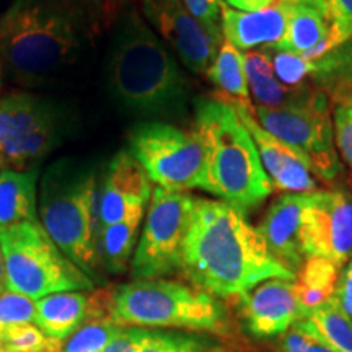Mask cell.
<instances>
[{"label": "cell", "mask_w": 352, "mask_h": 352, "mask_svg": "<svg viewBox=\"0 0 352 352\" xmlns=\"http://www.w3.org/2000/svg\"><path fill=\"white\" fill-rule=\"evenodd\" d=\"M179 272L214 297L236 300L264 280L297 277L272 256L245 214L202 197H196Z\"/></svg>", "instance_id": "obj_1"}, {"label": "cell", "mask_w": 352, "mask_h": 352, "mask_svg": "<svg viewBox=\"0 0 352 352\" xmlns=\"http://www.w3.org/2000/svg\"><path fill=\"white\" fill-rule=\"evenodd\" d=\"M206 74L210 82L220 90V95L217 96L219 100L226 101L228 104H240V107L253 109L245 74L243 54L226 39L220 44L217 56Z\"/></svg>", "instance_id": "obj_22"}, {"label": "cell", "mask_w": 352, "mask_h": 352, "mask_svg": "<svg viewBox=\"0 0 352 352\" xmlns=\"http://www.w3.org/2000/svg\"><path fill=\"white\" fill-rule=\"evenodd\" d=\"M39 168L0 173V228L23 222H39L38 183Z\"/></svg>", "instance_id": "obj_20"}, {"label": "cell", "mask_w": 352, "mask_h": 352, "mask_svg": "<svg viewBox=\"0 0 352 352\" xmlns=\"http://www.w3.org/2000/svg\"><path fill=\"white\" fill-rule=\"evenodd\" d=\"M109 320L121 327L233 336L226 303L196 285L166 277L111 287Z\"/></svg>", "instance_id": "obj_5"}, {"label": "cell", "mask_w": 352, "mask_h": 352, "mask_svg": "<svg viewBox=\"0 0 352 352\" xmlns=\"http://www.w3.org/2000/svg\"><path fill=\"white\" fill-rule=\"evenodd\" d=\"M38 219L70 261L103 285L98 253V178L90 168L60 162L44 176Z\"/></svg>", "instance_id": "obj_6"}, {"label": "cell", "mask_w": 352, "mask_h": 352, "mask_svg": "<svg viewBox=\"0 0 352 352\" xmlns=\"http://www.w3.org/2000/svg\"><path fill=\"white\" fill-rule=\"evenodd\" d=\"M145 19L173 47L189 70L206 74L222 44V32L197 20L182 0H140Z\"/></svg>", "instance_id": "obj_13"}, {"label": "cell", "mask_w": 352, "mask_h": 352, "mask_svg": "<svg viewBox=\"0 0 352 352\" xmlns=\"http://www.w3.org/2000/svg\"><path fill=\"white\" fill-rule=\"evenodd\" d=\"M195 129L208 148V175L202 191L246 214L272 192L256 144L230 104L219 98L196 103Z\"/></svg>", "instance_id": "obj_4"}, {"label": "cell", "mask_w": 352, "mask_h": 352, "mask_svg": "<svg viewBox=\"0 0 352 352\" xmlns=\"http://www.w3.org/2000/svg\"><path fill=\"white\" fill-rule=\"evenodd\" d=\"M245 74L248 80L250 95H253L258 107L280 108L297 103L310 94L314 85L289 88L277 80L272 70L271 56L263 51H248L243 54Z\"/></svg>", "instance_id": "obj_21"}, {"label": "cell", "mask_w": 352, "mask_h": 352, "mask_svg": "<svg viewBox=\"0 0 352 352\" xmlns=\"http://www.w3.org/2000/svg\"><path fill=\"white\" fill-rule=\"evenodd\" d=\"M153 329L139 327H124L101 352H140L145 342L151 340Z\"/></svg>", "instance_id": "obj_34"}, {"label": "cell", "mask_w": 352, "mask_h": 352, "mask_svg": "<svg viewBox=\"0 0 352 352\" xmlns=\"http://www.w3.org/2000/svg\"><path fill=\"white\" fill-rule=\"evenodd\" d=\"M329 25L328 54L352 39V0H324Z\"/></svg>", "instance_id": "obj_32"}, {"label": "cell", "mask_w": 352, "mask_h": 352, "mask_svg": "<svg viewBox=\"0 0 352 352\" xmlns=\"http://www.w3.org/2000/svg\"><path fill=\"white\" fill-rule=\"evenodd\" d=\"M253 114L264 131L302 157L315 176L333 182L342 171L334 145L331 98L324 88L314 85L305 98L287 107L256 104Z\"/></svg>", "instance_id": "obj_8"}, {"label": "cell", "mask_w": 352, "mask_h": 352, "mask_svg": "<svg viewBox=\"0 0 352 352\" xmlns=\"http://www.w3.org/2000/svg\"><path fill=\"white\" fill-rule=\"evenodd\" d=\"M140 352H235L222 338L208 333L153 329Z\"/></svg>", "instance_id": "obj_26"}, {"label": "cell", "mask_w": 352, "mask_h": 352, "mask_svg": "<svg viewBox=\"0 0 352 352\" xmlns=\"http://www.w3.org/2000/svg\"><path fill=\"white\" fill-rule=\"evenodd\" d=\"M227 6L240 12H258L271 7L276 0H226Z\"/></svg>", "instance_id": "obj_38"}, {"label": "cell", "mask_w": 352, "mask_h": 352, "mask_svg": "<svg viewBox=\"0 0 352 352\" xmlns=\"http://www.w3.org/2000/svg\"><path fill=\"white\" fill-rule=\"evenodd\" d=\"M300 321L308 331L334 351L352 352V318L334 296L308 311Z\"/></svg>", "instance_id": "obj_24"}, {"label": "cell", "mask_w": 352, "mask_h": 352, "mask_svg": "<svg viewBox=\"0 0 352 352\" xmlns=\"http://www.w3.org/2000/svg\"><path fill=\"white\" fill-rule=\"evenodd\" d=\"M34 303L32 298L6 290L0 296V334L20 324L34 323Z\"/></svg>", "instance_id": "obj_33"}, {"label": "cell", "mask_w": 352, "mask_h": 352, "mask_svg": "<svg viewBox=\"0 0 352 352\" xmlns=\"http://www.w3.org/2000/svg\"><path fill=\"white\" fill-rule=\"evenodd\" d=\"M271 64L277 80L289 88L303 87L307 78L316 74V63L296 52L276 51L271 56Z\"/></svg>", "instance_id": "obj_31"}, {"label": "cell", "mask_w": 352, "mask_h": 352, "mask_svg": "<svg viewBox=\"0 0 352 352\" xmlns=\"http://www.w3.org/2000/svg\"><path fill=\"white\" fill-rule=\"evenodd\" d=\"M111 287L52 294L34 303V324L56 342L94 320L109 318Z\"/></svg>", "instance_id": "obj_16"}, {"label": "cell", "mask_w": 352, "mask_h": 352, "mask_svg": "<svg viewBox=\"0 0 352 352\" xmlns=\"http://www.w3.org/2000/svg\"><path fill=\"white\" fill-rule=\"evenodd\" d=\"M6 266H3V254H2V248H0V296L6 292Z\"/></svg>", "instance_id": "obj_40"}, {"label": "cell", "mask_w": 352, "mask_h": 352, "mask_svg": "<svg viewBox=\"0 0 352 352\" xmlns=\"http://www.w3.org/2000/svg\"><path fill=\"white\" fill-rule=\"evenodd\" d=\"M59 342L46 336L34 323L20 324L0 334V352H57Z\"/></svg>", "instance_id": "obj_29"}, {"label": "cell", "mask_w": 352, "mask_h": 352, "mask_svg": "<svg viewBox=\"0 0 352 352\" xmlns=\"http://www.w3.org/2000/svg\"><path fill=\"white\" fill-rule=\"evenodd\" d=\"M340 267L323 258H307L297 272L296 289L302 307L308 314L336 292Z\"/></svg>", "instance_id": "obj_25"}, {"label": "cell", "mask_w": 352, "mask_h": 352, "mask_svg": "<svg viewBox=\"0 0 352 352\" xmlns=\"http://www.w3.org/2000/svg\"><path fill=\"white\" fill-rule=\"evenodd\" d=\"M124 327L109 318L88 321L59 344L57 352H101Z\"/></svg>", "instance_id": "obj_28"}, {"label": "cell", "mask_w": 352, "mask_h": 352, "mask_svg": "<svg viewBox=\"0 0 352 352\" xmlns=\"http://www.w3.org/2000/svg\"><path fill=\"white\" fill-rule=\"evenodd\" d=\"M144 217L145 215H135L122 222L100 228L98 253L103 272L120 276L129 270Z\"/></svg>", "instance_id": "obj_23"}, {"label": "cell", "mask_w": 352, "mask_h": 352, "mask_svg": "<svg viewBox=\"0 0 352 352\" xmlns=\"http://www.w3.org/2000/svg\"><path fill=\"white\" fill-rule=\"evenodd\" d=\"M240 316L248 333L259 340L283 336L307 316L296 280L270 279L239 298Z\"/></svg>", "instance_id": "obj_14"}, {"label": "cell", "mask_w": 352, "mask_h": 352, "mask_svg": "<svg viewBox=\"0 0 352 352\" xmlns=\"http://www.w3.org/2000/svg\"><path fill=\"white\" fill-rule=\"evenodd\" d=\"M83 34L69 0H13L0 19V60L15 82L38 85L76 59Z\"/></svg>", "instance_id": "obj_3"}, {"label": "cell", "mask_w": 352, "mask_h": 352, "mask_svg": "<svg viewBox=\"0 0 352 352\" xmlns=\"http://www.w3.org/2000/svg\"><path fill=\"white\" fill-rule=\"evenodd\" d=\"M182 2L197 20L215 32H220V8H222L220 0H182Z\"/></svg>", "instance_id": "obj_35"}, {"label": "cell", "mask_w": 352, "mask_h": 352, "mask_svg": "<svg viewBox=\"0 0 352 352\" xmlns=\"http://www.w3.org/2000/svg\"><path fill=\"white\" fill-rule=\"evenodd\" d=\"M152 191V182L131 152L116 153L104 171L100 188V228L135 215H144Z\"/></svg>", "instance_id": "obj_15"}, {"label": "cell", "mask_w": 352, "mask_h": 352, "mask_svg": "<svg viewBox=\"0 0 352 352\" xmlns=\"http://www.w3.org/2000/svg\"><path fill=\"white\" fill-rule=\"evenodd\" d=\"M108 78L114 100L127 111L144 118H176L186 111V77L135 10L126 12L118 25Z\"/></svg>", "instance_id": "obj_2"}, {"label": "cell", "mask_w": 352, "mask_h": 352, "mask_svg": "<svg viewBox=\"0 0 352 352\" xmlns=\"http://www.w3.org/2000/svg\"><path fill=\"white\" fill-rule=\"evenodd\" d=\"M230 107L235 109L241 122L252 134L272 189L276 188L279 191L294 192V195L316 192L318 184H316L315 175L308 168L307 162L284 142L264 131L254 118L253 109L240 107V104H230Z\"/></svg>", "instance_id": "obj_17"}, {"label": "cell", "mask_w": 352, "mask_h": 352, "mask_svg": "<svg viewBox=\"0 0 352 352\" xmlns=\"http://www.w3.org/2000/svg\"><path fill=\"white\" fill-rule=\"evenodd\" d=\"M334 297L341 303L342 310L352 318V256L349 258L347 266L341 272Z\"/></svg>", "instance_id": "obj_36"}, {"label": "cell", "mask_w": 352, "mask_h": 352, "mask_svg": "<svg viewBox=\"0 0 352 352\" xmlns=\"http://www.w3.org/2000/svg\"><path fill=\"white\" fill-rule=\"evenodd\" d=\"M310 195L285 192L277 197L256 227L272 256L296 276L307 259L302 248V226Z\"/></svg>", "instance_id": "obj_18"}, {"label": "cell", "mask_w": 352, "mask_h": 352, "mask_svg": "<svg viewBox=\"0 0 352 352\" xmlns=\"http://www.w3.org/2000/svg\"><path fill=\"white\" fill-rule=\"evenodd\" d=\"M129 152L158 188L184 192L204 188L208 148L195 127L184 131L164 121L142 122L131 132Z\"/></svg>", "instance_id": "obj_10"}, {"label": "cell", "mask_w": 352, "mask_h": 352, "mask_svg": "<svg viewBox=\"0 0 352 352\" xmlns=\"http://www.w3.org/2000/svg\"><path fill=\"white\" fill-rule=\"evenodd\" d=\"M331 98V121L338 155L352 168V83L328 88Z\"/></svg>", "instance_id": "obj_27"}, {"label": "cell", "mask_w": 352, "mask_h": 352, "mask_svg": "<svg viewBox=\"0 0 352 352\" xmlns=\"http://www.w3.org/2000/svg\"><path fill=\"white\" fill-rule=\"evenodd\" d=\"M287 30V8L279 0L258 12H240L222 6L220 32L222 38L239 51H254V47H276Z\"/></svg>", "instance_id": "obj_19"}, {"label": "cell", "mask_w": 352, "mask_h": 352, "mask_svg": "<svg viewBox=\"0 0 352 352\" xmlns=\"http://www.w3.org/2000/svg\"><path fill=\"white\" fill-rule=\"evenodd\" d=\"M315 63L314 78L324 90L338 83H352V39Z\"/></svg>", "instance_id": "obj_30"}, {"label": "cell", "mask_w": 352, "mask_h": 352, "mask_svg": "<svg viewBox=\"0 0 352 352\" xmlns=\"http://www.w3.org/2000/svg\"><path fill=\"white\" fill-rule=\"evenodd\" d=\"M195 202L196 197L184 191L153 188L131 261L132 279H162L182 271Z\"/></svg>", "instance_id": "obj_11"}, {"label": "cell", "mask_w": 352, "mask_h": 352, "mask_svg": "<svg viewBox=\"0 0 352 352\" xmlns=\"http://www.w3.org/2000/svg\"><path fill=\"white\" fill-rule=\"evenodd\" d=\"M64 109L50 98L16 91L0 98V168L26 171L64 142Z\"/></svg>", "instance_id": "obj_9"}, {"label": "cell", "mask_w": 352, "mask_h": 352, "mask_svg": "<svg viewBox=\"0 0 352 352\" xmlns=\"http://www.w3.org/2000/svg\"><path fill=\"white\" fill-rule=\"evenodd\" d=\"M297 324L303 329V331H305V333L308 334V338H310V341H308V349H307V352H338V351H334L333 347H329L328 344H324V342L321 341L320 338H316L314 333L308 331V329L302 324V321H297Z\"/></svg>", "instance_id": "obj_39"}, {"label": "cell", "mask_w": 352, "mask_h": 352, "mask_svg": "<svg viewBox=\"0 0 352 352\" xmlns=\"http://www.w3.org/2000/svg\"><path fill=\"white\" fill-rule=\"evenodd\" d=\"M6 287L32 300L72 290H94L95 283L60 252L39 222L0 228Z\"/></svg>", "instance_id": "obj_7"}, {"label": "cell", "mask_w": 352, "mask_h": 352, "mask_svg": "<svg viewBox=\"0 0 352 352\" xmlns=\"http://www.w3.org/2000/svg\"><path fill=\"white\" fill-rule=\"evenodd\" d=\"M308 341H310L308 334L296 323L287 333L283 334L280 352H307Z\"/></svg>", "instance_id": "obj_37"}, {"label": "cell", "mask_w": 352, "mask_h": 352, "mask_svg": "<svg viewBox=\"0 0 352 352\" xmlns=\"http://www.w3.org/2000/svg\"><path fill=\"white\" fill-rule=\"evenodd\" d=\"M305 258H323L344 266L352 256V195L316 191L310 195L302 226Z\"/></svg>", "instance_id": "obj_12"}]
</instances>
